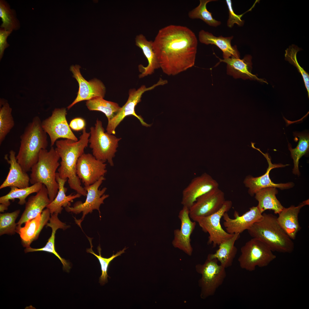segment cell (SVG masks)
<instances>
[{
  "mask_svg": "<svg viewBox=\"0 0 309 309\" xmlns=\"http://www.w3.org/2000/svg\"><path fill=\"white\" fill-rule=\"evenodd\" d=\"M197 45L192 31L174 25L160 29L152 42L160 68L169 76L177 75L194 66Z\"/></svg>",
  "mask_w": 309,
  "mask_h": 309,
  "instance_id": "cell-1",
  "label": "cell"
},
{
  "mask_svg": "<svg viewBox=\"0 0 309 309\" xmlns=\"http://www.w3.org/2000/svg\"><path fill=\"white\" fill-rule=\"evenodd\" d=\"M90 135V132H87L85 127L78 141L64 139L58 140L55 143V150L61 159L58 169L60 177L68 179L70 188L84 196L87 192L81 186L80 179L77 175L76 166L78 159L84 153L85 148L88 146Z\"/></svg>",
  "mask_w": 309,
  "mask_h": 309,
  "instance_id": "cell-2",
  "label": "cell"
},
{
  "mask_svg": "<svg viewBox=\"0 0 309 309\" xmlns=\"http://www.w3.org/2000/svg\"><path fill=\"white\" fill-rule=\"evenodd\" d=\"M20 145L16 156L18 162L25 172L31 171L38 161L40 150L46 149L48 145L47 134L41 126L38 116L28 123L20 136Z\"/></svg>",
  "mask_w": 309,
  "mask_h": 309,
  "instance_id": "cell-3",
  "label": "cell"
},
{
  "mask_svg": "<svg viewBox=\"0 0 309 309\" xmlns=\"http://www.w3.org/2000/svg\"><path fill=\"white\" fill-rule=\"evenodd\" d=\"M262 215V218L247 230L249 235L262 241L273 251L292 253L294 243L279 224L277 217L271 214Z\"/></svg>",
  "mask_w": 309,
  "mask_h": 309,
  "instance_id": "cell-4",
  "label": "cell"
},
{
  "mask_svg": "<svg viewBox=\"0 0 309 309\" xmlns=\"http://www.w3.org/2000/svg\"><path fill=\"white\" fill-rule=\"evenodd\" d=\"M60 158L53 146L49 151L41 149L38 161L31 170L30 182L33 185L37 183L44 185L47 190L51 202L56 197L59 189L56 172L60 165L59 162Z\"/></svg>",
  "mask_w": 309,
  "mask_h": 309,
  "instance_id": "cell-5",
  "label": "cell"
},
{
  "mask_svg": "<svg viewBox=\"0 0 309 309\" xmlns=\"http://www.w3.org/2000/svg\"><path fill=\"white\" fill-rule=\"evenodd\" d=\"M90 133L89 143L92 155L97 159L113 166V159L121 138L105 132L102 121L98 119L95 126L90 128Z\"/></svg>",
  "mask_w": 309,
  "mask_h": 309,
  "instance_id": "cell-6",
  "label": "cell"
},
{
  "mask_svg": "<svg viewBox=\"0 0 309 309\" xmlns=\"http://www.w3.org/2000/svg\"><path fill=\"white\" fill-rule=\"evenodd\" d=\"M238 260L241 268L249 272L257 267L268 266L276 258L273 251L260 240L253 238L241 248Z\"/></svg>",
  "mask_w": 309,
  "mask_h": 309,
  "instance_id": "cell-7",
  "label": "cell"
},
{
  "mask_svg": "<svg viewBox=\"0 0 309 309\" xmlns=\"http://www.w3.org/2000/svg\"><path fill=\"white\" fill-rule=\"evenodd\" d=\"M218 262L216 258L207 257L204 264H198L195 266L196 272L201 275L198 283L202 299L213 296L226 277V268L218 264Z\"/></svg>",
  "mask_w": 309,
  "mask_h": 309,
  "instance_id": "cell-8",
  "label": "cell"
},
{
  "mask_svg": "<svg viewBox=\"0 0 309 309\" xmlns=\"http://www.w3.org/2000/svg\"><path fill=\"white\" fill-rule=\"evenodd\" d=\"M166 80L160 78L157 82L153 86L147 88L145 86H141L137 90L131 89L129 91L128 99L125 104L121 107L119 111L109 121L106 128V132L112 134L116 133L115 129L118 125L126 117L133 115L137 118L142 126L150 127V124L146 123L141 116L138 115L135 112V108L137 104L141 100L142 95L145 92L152 90L156 87L167 84Z\"/></svg>",
  "mask_w": 309,
  "mask_h": 309,
  "instance_id": "cell-9",
  "label": "cell"
},
{
  "mask_svg": "<svg viewBox=\"0 0 309 309\" xmlns=\"http://www.w3.org/2000/svg\"><path fill=\"white\" fill-rule=\"evenodd\" d=\"M232 203L226 200L221 208L216 212L207 216L200 217L195 221L202 230L209 234L208 243L213 247L231 238L234 234H229L222 228L220 220L224 213L232 207Z\"/></svg>",
  "mask_w": 309,
  "mask_h": 309,
  "instance_id": "cell-10",
  "label": "cell"
},
{
  "mask_svg": "<svg viewBox=\"0 0 309 309\" xmlns=\"http://www.w3.org/2000/svg\"><path fill=\"white\" fill-rule=\"evenodd\" d=\"M105 179L104 176L101 177L93 184L84 188L87 191L86 197L85 201L83 203L80 201L76 202L73 207L67 206L65 207L66 211L75 214L82 213V216L79 220H77L78 225H80L86 215L91 213L95 209L98 210L100 214V207L104 203V200L108 197L109 195L104 194L107 188L104 187L101 190L99 188Z\"/></svg>",
  "mask_w": 309,
  "mask_h": 309,
  "instance_id": "cell-11",
  "label": "cell"
},
{
  "mask_svg": "<svg viewBox=\"0 0 309 309\" xmlns=\"http://www.w3.org/2000/svg\"><path fill=\"white\" fill-rule=\"evenodd\" d=\"M66 114V108H56L50 116L41 121L43 130L50 137L51 147L60 138L70 139L75 141L78 140L68 123Z\"/></svg>",
  "mask_w": 309,
  "mask_h": 309,
  "instance_id": "cell-12",
  "label": "cell"
},
{
  "mask_svg": "<svg viewBox=\"0 0 309 309\" xmlns=\"http://www.w3.org/2000/svg\"><path fill=\"white\" fill-rule=\"evenodd\" d=\"M226 200L224 192L219 188L198 198L189 208V215L195 221L198 218L210 215L218 211Z\"/></svg>",
  "mask_w": 309,
  "mask_h": 309,
  "instance_id": "cell-13",
  "label": "cell"
},
{
  "mask_svg": "<svg viewBox=\"0 0 309 309\" xmlns=\"http://www.w3.org/2000/svg\"><path fill=\"white\" fill-rule=\"evenodd\" d=\"M106 164L89 153H84L78 159L76 174L85 187L94 183L107 172Z\"/></svg>",
  "mask_w": 309,
  "mask_h": 309,
  "instance_id": "cell-14",
  "label": "cell"
},
{
  "mask_svg": "<svg viewBox=\"0 0 309 309\" xmlns=\"http://www.w3.org/2000/svg\"><path fill=\"white\" fill-rule=\"evenodd\" d=\"M80 68L78 65H72L70 67V71L73 74V77L77 81L79 88L77 97L67 107L68 110L81 101H88L97 97L104 98L105 96L106 88L103 82L96 78L87 81L81 74Z\"/></svg>",
  "mask_w": 309,
  "mask_h": 309,
  "instance_id": "cell-15",
  "label": "cell"
},
{
  "mask_svg": "<svg viewBox=\"0 0 309 309\" xmlns=\"http://www.w3.org/2000/svg\"><path fill=\"white\" fill-rule=\"evenodd\" d=\"M251 147L260 152L266 159L268 164V167L266 173L262 175L254 177L249 175L246 176L244 179L243 184L248 189V193L250 195L253 196L256 192L260 189L267 187H275L282 190L290 189L293 187L294 184L292 182L285 183H275L272 181L269 176L270 172L272 169L285 167L288 165L272 164L271 159L267 153H263L260 148L255 147V143L251 142Z\"/></svg>",
  "mask_w": 309,
  "mask_h": 309,
  "instance_id": "cell-16",
  "label": "cell"
},
{
  "mask_svg": "<svg viewBox=\"0 0 309 309\" xmlns=\"http://www.w3.org/2000/svg\"><path fill=\"white\" fill-rule=\"evenodd\" d=\"M219 186L217 181L209 174L204 173L194 178L183 190L181 203L189 209L198 198Z\"/></svg>",
  "mask_w": 309,
  "mask_h": 309,
  "instance_id": "cell-17",
  "label": "cell"
},
{
  "mask_svg": "<svg viewBox=\"0 0 309 309\" xmlns=\"http://www.w3.org/2000/svg\"><path fill=\"white\" fill-rule=\"evenodd\" d=\"M178 217L181 221V226L180 229L174 230L172 244L175 248L191 256L193 248L191 244V236L195 228L196 222L191 220L189 209L186 206H183L180 211Z\"/></svg>",
  "mask_w": 309,
  "mask_h": 309,
  "instance_id": "cell-18",
  "label": "cell"
},
{
  "mask_svg": "<svg viewBox=\"0 0 309 309\" xmlns=\"http://www.w3.org/2000/svg\"><path fill=\"white\" fill-rule=\"evenodd\" d=\"M234 219L231 218L227 212L223 214V225L226 231L231 234H240L247 230L254 223L260 220L262 217V214L257 206H253L249 210L240 216L238 212L234 213Z\"/></svg>",
  "mask_w": 309,
  "mask_h": 309,
  "instance_id": "cell-19",
  "label": "cell"
},
{
  "mask_svg": "<svg viewBox=\"0 0 309 309\" xmlns=\"http://www.w3.org/2000/svg\"><path fill=\"white\" fill-rule=\"evenodd\" d=\"M50 214L47 208L35 217L26 221L24 227H17V233L20 235L23 247H30L31 243L38 238L41 231L49 220Z\"/></svg>",
  "mask_w": 309,
  "mask_h": 309,
  "instance_id": "cell-20",
  "label": "cell"
},
{
  "mask_svg": "<svg viewBox=\"0 0 309 309\" xmlns=\"http://www.w3.org/2000/svg\"><path fill=\"white\" fill-rule=\"evenodd\" d=\"M9 153V159L7 154L5 155L4 159L10 165L9 171L6 179L0 185V189L8 187L14 186L19 188L29 187L30 178L18 162L15 152L11 150Z\"/></svg>",
  "mask_w": 309,
  "mask_h": 309,
  "instance_id": "cell-21",
  "label": "cell"
},
{
  "mask_svg": "<svg viewBox=\"0 0 309 309\" xmlns=\"http://www.w3.org/2000/svg\"><path fill=\"white\" fill-rule=\"evenodd\" d=\"M309 205V199L300 203L298 206L291 205L284 207L278 214L277 221L281 227L292 240L295 239L298 232L301 229L298 216L300 210L305 205Z\"/></svg>",
  "mask_w": 309,
  "mask_h": 309,
  "instance_id": "cell-22",
  "label": "cell"
},
{
  "mask_svg": "<svg viewBox=\"0 0 309 309\" xmlns=\"http://www.w3.org/2000/svg\"><path fill=\"white\" fill-rule=\"evenodd\" d=\"M251 59L250 55H247L242 59L234 57L219 59L220 62L227 64V74L235 78L249 79L267 83L264 80L258 78L255 75L252 74Z\"/></svg>",
  "mask_w": 309,
  "mask_h": 309,
  "instance_id": "cell-23",
  "label": "cell"
},
{
  "mask_svg": "<svg viewBox=\"0 0 309 309\" xmlns=\"http://www.w3.org/2000/svg\"><path fill=\"white\" fill-rule=\"evenodd\" d=\"M50 202L47 189L43 184L40 190L35 195L30 196L26 202L25 210L17 223V227H21L23 223L41 214Z\"/></svg>",
  "mask_w": 309,
  "mask_h": 309,
  "instance_id": "cell-24",
  "label": "cell"
},
{
  "mask_svg": "<svg viewBox=\"0 0 309 309\" xmlns=\"http://www.w3.org/2000/svg\"><path fill=\"white\" fill-rule=\"evenodd\" d=\"M198 37L199 41L202 43L207 45L213 44L218 47L223 52L224 59L232 57L240 58V54L236 46H232L231 44L233 36L217 37L211 33L201 30L199 32Z\"/></svg>",
  "mask_w": 309,
  "mask_h": 309,
  "instance_id": "cell-25",
  "label": "cell"
},
{
  "mask_svg": "<svg viewBox=\"0 0 309 309\" xmlns=\"http://www.w3.org/2000/svg\"><path fill=\"white\" fill-rule=\"evenodd\" d=\"M152 42V41L148 40L142 34L137 35L135 37V45L142 50L148 63L146 67H144L141 64L139 65V70L141 73L139 76L140 78L151 75L154 72L155 70L160 68L153 49Z\"/></svg>",
  "mask_w": 309,
  "mask_h": 309,
  "instance_id": "cell-26",
  "label": "cell"
},
{
  "mask_svg": "<svg viewBox=\"0 0 309 309\" xmlns=\"http://www.w3.org/2000/svg\"><path fill=\"white\" fill-rule=\"evenodd\" d=\"M278 192L276 188L269 187L262 188L255 193V198L258 202L257 206L261 213L270 210L278 214L282 211L284 207L276 197Z\"/></svg>",
  "mask_w": 309,
  "mask_h": 309,
  "instance_id": "cell-27",
  "label": "cell"
},
{
  "mask_svg": "<svg viewBox=\"0 0 309 309\" xmlns=\"http://www.w3.org/2000/svg\"><path fill=\"white\" fill-rule=\"evenodd\" d=\"M239 237L240 234H234L231 238L221 243L215 253L209 254L207 257L217 259L220 264L225 268L231 267L237 252L234 244Z\"/></svg>",
  "mask_w": 309,
  "mask_h": 309,
  "instance_id": "cell-28",
  "label": "cell"
},
{
  "mask_svg": "<svg viewBox=\"0 0 309 309\" xmlns=\"http://www.w3.org/2000/svg\"><path fill=\"white\" fill-rule=\"evenodd\" d=\"M56 179L59 187L57 194L54 200L46 207L49 210L51 215L61 213L63 207L70 206L71 203L74 199L79 198L81 196L78 193L74 195L71 193L67 196L66 193L67 189L64 187V185L67 179L61 178L58 173H56Z\"/></svg>",
  "mask_w": 309,
  "mask_h": 309,
  "instance_id": "cell-29",
  "label": "cell"
},
{
  "mask_svg": "<svg viewBox=\"0 0 309 309\" xmlns=\"http://www.w3.org/2000/svg\"><path fill=\"white\" fill-rule=\"evenodd\" d=\"M43 184L37 183L28 187L19 188L16 187H10L11 190L7 194L0 197V211L4 212L8 209L10 205V200H13L15 199H19L18 204L22 205L26 203V198L30 194L37 193L41 189Z\"/></svg>",
  "mask_w": 309,
  "mask_h": 309,
  "instance_id": "cell-30",
  "label": "cell"
},
{
  "mask_svg": "<svg viewBox=\"0 0 309 309\" xmlns=\"http://www.w3.org/2000/svg\"><path fill=\"white\" fill-rule=\"evenodd\" d=\"M47 226L51 228L52 233L51 236L48 239L45 245L40 248H33L30 247L26 248L24 250V252L25 253H27L34 251H44L53 253L61 262L63 265V269L68 272L70 268L69 263L60 257L56 251L55 246V235L56 231L59 229H62L63 227V225L60 221L56 219H53L47 223Z\"/></svg>",
  "mask_w": 309,
  "mask_h": 309,
  "instance_id": "cell-31",
  "label": "cell"
},
{
  "mask_svg": "<svg viewBox=\"0 0 309 309\" xmlns=\"http://www.w3.org/2000/svg\"><path fill=\"white\" fill-rule=\"evenodd\" d=\"M86 106L90 110L103 113L107 117L108 122L116 115L121 108L117 103L106 100L100 97L87 101Z\"/></svg>",
  "mask_w": 309,
  "mask_h": 309,
  "instance_id": "cell-32",
  "label": "cell"
},
{
  "mask_svg": "<svg viewBox=\"0 0 309 309\" xmlns=\"http://www.w3.org/2000/svg\"><path fill=\"white\" fill-rule=\"evenodd\" d=\"M294 134L299 138L298 144L294 148H292L291 145L289 143L288 147L293 160L294 167L293 173L295 175H299L300 174L299 169V161L301 157L309 151V135L308 133L305 132L294 133Z\"/></svg>",
  "mask_w": 309,
  "mask_h": 309,
  "instance_id": "cell-33",
  "label": "cell"
},
{
  "mask_svg": "<svg viewBox=\"0 0 309 309\" xmlns=\"http://www.w3.org/2000/svg\"><path fill=\"white\" fill-rule=\"evenodd\" d=\"M12 109L6 100H0V144L15 125L11 114Z\"/></svg>",
  "mask_w": 309,
  "mask_h": 309,
  "instance_id": "cell-34",
  "label": "cell"
},
{
  "mask_svg": "<svg viewBox=\"0 0 309 309\" xmlns=\"http://www.w3.org/2000/svg\"><path fill=\"white\" fill-rule=\"evenodd\" d=\"M16 16L15 10L11 8L6 1L0 0V17L2 22L1 28L12 31L19 29L20 24Z\"/></svg>",
  "mask_w": 309,
  "mask_h": 309,
  "instance_id": "cell-35",
  "label": "cell"
},
{
  "mask_svg": "<svg viewBox=\"0 0 309 309\" xmlns=\"http://www.w3.org/2000/svg\"><path fill=\"white\" fill-rule=\"evenodd\" d=\"M216 1L200 0L199 5L189 12V17L192 19H200L211 26L217 27L220 25L221 22L213 18L212 13L207 10L206 7L209 2Z\"/></svg>",
  "mask_w": 309,
  "mask_h": 309,
  "instance_id": "cell-36",
  "label": "cell"
},
{
  "mask_svg": "<svg viewBox=\"0 0 309 309\" xmlns=\"http://www.w3.org/2000/svg\"><path fill=\"white\" fill-rule=\"evenodd\" d=\"M20 210L11 213L0 214V235H12L17 233V225L15 221L20 213Z\"/></svg>",
  "mask_w": 309,
  "mask_h": 309,
  "instance_id": "cell-37",
  "label": "cell"
},
{
  "mask_svg": "<svg viewBox=\"0 0 309 309\" xmlns=\"http://www.w3.org/2000/svg\"><path fill=\"white\" fill-rule=\"evenodd\" d=\"M91 245L90 248L87 249V252L91 253L95 255L98 259L101 265L102 271V274L99 278V282L102 285H103L108 282L107 278L109 277L107 274V271L108 266L114 258L118 256L121 255V254L125 252L124 251L126 248H124L121 251L117 252L115 254L113 255L109 258H106L102 257L101 254V249L100 246L98 247V251L99 255L95 253L92 249L93 246L92 243V239L88 237Z\"/></svg>",
  "mask_w": 309,
  "mask_h": 309,
  "instance_id": "cell-38",
  "label": "cell"
},
{
  "mask_svg": "<svg viewBox=\"0 0 309 309\" xmlns=\"http://www.w3.org/2000/svg\"><path fill=\"white\" fill-rule=\"evenodd\" d=\"M298 51L299 50L295 47H291L287 49L285 54V59L290 63L295 66L302 75L309 97V75L308 73L300 66L298 62L296 55Z\"/></svg>",
  "mask_w": 309,
  "mask_h": 309,
  "instance_id": "cell-39",
  "label": "cell"
},
{
  "mask_svg": "<svg viewBox=\"0 0 309 309\" xmlns=\"http://www.w3.org/2000/svg\"><path fill=\"white\" fill-rule=\"evenodd\" d=\"M226 2L229 10V17L227 22V25L230 28L232 27L234 24L239 26H242L244 23V21L241 18L243 15H237L234 12L233 8L232 2L231 0H226Z\"/></svg>",
  "mask_w": 309,
  "mask_h": 309,
  "instance_id": "cell-40",
  "label": "cell"
},
{
  "mask_svg": "<svg viewBox=\"0 0 309 309\" xmlns=\"http://www.w3.org/2000/svg\"><path fill=\"white\" fill-rule=\"evenodd\" d=\"M12 31H7L0 28V59L3 56L5 49L8 47L9 44L7 41V39Z\"/></svg>",
  "mask_w": 309,
  "mask_h": 309,
  "instance_id": "cell-41",
  "label": "cell"
},
{
  "mask_svg": "<svg viewBox=\"0 0 309 309\" xmlns=\"http://www.w3.org/2000/svg\"><path fill=\"white\" fill-rule=\"evenodd\" d=\"M76 124L78 127V131L83 130L85 127L86 122L85 120L81 118H76Z\"/></svg>",
  "mask_w": 309,
  "mask_h": 309,
  "instance_id": "cell-42",
  "label": "cell"
}]
</instances>
